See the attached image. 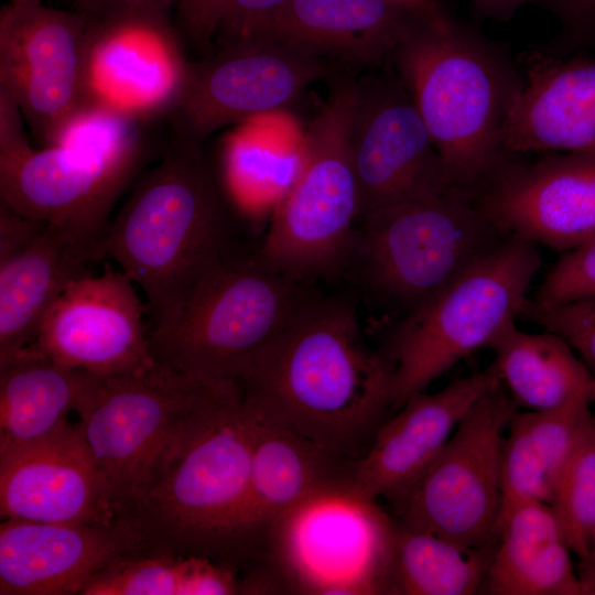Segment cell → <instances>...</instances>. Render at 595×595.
<instances>
[{
    "instance_id": "1",
    "label": "cell",
    "mask_w": 595,
    "mask_h": 595,
    "mask_svg": "<svg viewBox=\"0 0 595 595\" xmlns=\"http://www.w3.org/2000/svg\"><path fill=\"white\" fill-rule=\"evenodd\" d=\"M251 405L358 459L392 408V365L347 300L311 298L236 382Z\"/></svg>"
},
{
    "instance_id": "2",
    "label": "cell",
    "mask_w": 595,
    "mask_h": 595,
    "mask_svg": "<svg viewBox=\"0 0 595 595\" xmlns=\"http://www.w3.org/2000/svg\"><path fill=\"white\" fill-rule=\"evenodd\" d=\"M250 459L248 407L236 383H219L120 517L149 552L204 556L241 575L267 562L251 515Z\"/></svg>"
},
{
    "instance_id": "3",
    "label": "cell",
    "mask_w": 595,
    "mask_h": 595,
    "mask_svg": "<svg viewBox=\"0 0 595 595\" xmlns=\"http://www.w3.org/2000/svg\"><path fill=\"white\" fill-rule=\"evenodd\" d=\"M238 209L201 144L175 140L143 173L94 249L115 261L148 299L155 325L210 270L241 250Z\"/></svg>"
},
{
    "instance_id": "4",
    "label": "cell",
    "mask_w": 595,
    "mask_h": 595,
    "mask_svg": "<svg viewBox=\"0 0 595 595\" xmlns=\"http://www.w3.org/2000/svg\"><path fill=\"white\" fill-rule=\"evenodd\" d=\"M389 60L431 136L447 187L474 199L516 155L505 137L523 80L499 48L432 2Z\"/></svg>"
},
{
    "instance_id": "5",
    "label": "cell",
    "mask_w": 595,
    "mask_h": 595,
    "mask_svg": "<svg viewBox=\"0 0 595 595\" xmlns=\"http://www.w3.org/2000/svg\"><path fill=\"white\" fill-rule=\"evenodd\" d=\"M466 193L447 188L360 216L343 271L393 320L454 280L506 237Z\"/></svg>"
},
{
    "instance_id": "6",
    "label": "cell",
    "mask_w": 595,
    "mask_h": 595,
    "mask_svg": "<svg viewBox=\"0 0 595 595\" xmlns=\"http://www.w3.org/2000/svg\"><path fill=\"white\" fill-rule=\"evenodd\" d=\"M309 281L239 250L210 270L149 334L152 355L207 383L237 382L314 295Z\"/></svg>"
},
{
    "instance_id": "7",
    "label": "cell",
    "mask_w": 595,
    "mask_h": 595,
    "mask_svg": "<svg viewBox=\"0 0 595 595\" xmlns=\"http://www.w3.org/2000/svg\"><path fill=\"white\" fill-rule=\"evenodd\" d=\"M143 122L86 105L54 143L0 162V201L13 210L98 242L144 159Z\"/></svg>"
},
{
    "instance_id": "8",
    "label": "cell",
    "mask_w": 595,
    "mask_h": 595,
    "mask_svg": "<svg viewBox=\"0 0 595 595\" xmlns=\"http://www.w3.org/2000/svg\"><path fill=\"white\" fill-rule=\"evenodd\" d=\"M541 264L537 245L508 236L416 309L383 321L380 351L392 365V409L486 347L517 316Z\"/></svg>"
},
{
    "instance_id": "9",
    "label": "cell",
    "mask_w": 595,
    "mask_h": 595,
    "mask_svg": "<svg viewBox=\"0 0 595 595\" xmlns=\"http://www.w3.org/2000/svg\"><path fill=\"white\" fill-rule=\"evenodd\" d=\"M359 83H339L304 133L303 156L257 249L272 268L310 281L344 270L358 220L360 188L351 154Z\"/></svg>"
},
{
    "instance_id": "10",
    "label": "cell",
    "mask_w": 595,
    "mask_h": 595,
    "mask_svg": "<svg viewBox=\"0 0 595 595\" xmlns=\"http://www.w3.org/2000/svg\"><path fill=\"white\" fill-rule=\"evenodd\" d=\"M218 385L190 378L158 359L122 374L91 375L76 409L78 425L117 517Z\"/></svg>"
},
{
    "instance_id": "11",
    "label": "cell",
    "mask_w": 595,
    "mask_h": 595,
    "mask_svg": "<svg viewBox=\"0 0 595 595\" xmlns=\"http://www.w3.org/2000/svg\"><path fill=\"white\" fill-rule=\"evenodd\" d=\"M396 519L355 486L318 491L271 529L267 560L285 594H388Z\"/></svg>"
},
{
    "instance_id": "12",
    "label": "cell",
    "mask_w": 595,
    "mask_h": 595,
    "mask_svg": "<svg viewBox=\"0 0 595 595\" xmlns=\"http://www.w3.org/2000/svg\"><path fill=\"white\" fill-rule=\"evenodd\" d=\"M519 408L504 383L483 394L393 509L401 526L494 550L502 509L504 432Z\"/></svg>"
},
{
    "instance_id": "13",
    "label": "cell",
    "mask_w": 595,
    "mask_h": 595,
    "mask_svg": "<svg viewBox=\"0 0 595 595\" xmlns=\"http://www.w3.org/2000/svg\"><path fill=\"white\" fill-rule=\"evenodd\" d=\"M332 61L264 35L219 40L217 48L191 62L184 90L165 119L176 140L202 142L220 128L279 112Z\"/></svg>"
},
{
    "instance_id": "14",
    "label": "cell",
    "mask_w": 595,
    "mask_h": 595,
    "mask_svg": "<svg viewBox=\"0 0 595 595\" xmlns=\"http://www.w3.org/2000/svg\"><path fill=\"white\" fill-rule=\"evenodd\" d=\"M87 25L86 14L42 0L9 1L0 10V86L45 147L85 106Z\"/></svg>"
},
{
    "instance_id": "15",
    "label": "cell",
    "mask_w": 595,
    "mask_h": 595,
    "mask_svg": "<svg viewBox=\"0 0 595 595\" xmlns=\"http://www.w3.org/2000/svg\"><path fill=\"white\" fill-rule=\"evenodd\" d=\"M351 154L361 215L448 188L431 136L393 67L359 84Z\"/></svg>"
},
{
    "instance_id": "16",
    "label": "cell",
    "mask_w": 595,
    "mask_h": 595,
    "mask_svg": "<svg viewBox=\"0 0 595 595\" xmlns=\"http://www.w3.org/2000/svg\"><path fill=\"white\" fill-rule=\"evenodd\" d=\"M190 65L171 18H88L85 106L143 123L166 118L184 90Z\"/></svg>"
},
{
    "instance_id": "17",
    "label": "cell",
    "mask_w": 595,
    "mask_h": 595,
    "mask_svg": "<svg viewBox=\"0 0 595 595\" xmlns=\"http://www.w3.org/2000/svg\"><path fill=\"white\" fill-rule=\"evenodd\" d=\"M516 154L474 197L499 230L560 251L595 238V154Z\"/></svg>"
},
{
    "instance_id": "18",
    "label": "cell",
    "mask_w": 595,
    "mask_h": 595,
    "mask_svg": "<svg viewBox=\"0 0 595 595\" xmlns=\"http://www.w3.org/2000/svg\"><path fill=\"white\" fill-rule=\"evenodd\" d=\"M136 284L125 272H88L57 299L30 346L95 376L131 371L155 360Z\"/></svg>"
},
{
    "instance_id": "19",
    "label": "cell",
    "mask_w": 595,
    "mask_h": 595,
    "mask_svg": "<svg viewBox=\"0 0 595 595\" xmlns=\"http://www.w3.org/2000/svg\"><path fill=\"white\" fill-rule=\"evenodd\" d=\"M148 551L125 517L89 523L2 519L1 595H80L115 562Z\"/></svg>"
},
{
    "instance_id": "20",
    "label": "cell",
    "mask_w": 595,
    "mask_h": 595,
    "mask_svg": "<svg viewBox=\"0 0 595 595\" xmlns=\"http://www.w3.org/2000/svg\"><path fill=\"white\" fill-rule=\"evenodd\" d=\"M0 516L44 523L117 517L78 423L0 455Z\"/></svg>"
},
{
    "instance_id": "21",
    "label": "cell",
    "mask_w": 595,
    "mask_h": 595,
    "mask_svg": "<svg viewBox=\"0 0 595 595\" xmlns=\"http://www.w3.org/2000/svg\"><path fill=\"white\" fill-rule=\"evenodd\" d=\"M491 363L485 370L455 379L435 393L408 399L386 420L356 461L354 486L394 509L444 447L458 423L490 389L501 383Z\"/></svg>"
},
{
    "instance_id": "22",
    "label": "cell",
    "mask_w": 595,
    "mask_h": 595,
    "mask_svg": "<svg viewBox=\"0 0 595 595\" xmlns=\"http://www.w3.org/2000/svg\"><path fill=\"white\" fill-rule=\"evenodd\" d=\"M430 3L426 0H288L242 35L281 40L328 61L379 64L391 57Z\"/></svg>"
},
{
    "instance_id": "23",
    "label": "cell",
    "mask_w": 595,
    "mask_h": 595,
    "mask_svg": "<svg viewBox=\"0 0 595 595\" xmlns=\"http://www.w3.org/2000/svg\"><path fill=\"white\" fill-rule=\"evenodd\" d=\"M505 145L513 154H595V57L536 65L511 110Z\"/></svg>"
},
{
    "instance_id": "24",
    "label": "cell",
    "mask_w": 595,
    "mask_h": 595,
    "mask_svg": "<svg viewBox=\"0 0 595 595\" xmlns=\"http://www.w3.org/2000/svg\"><path fill=\"white\" fill-rule=\"evenodd\" d=\"M245 402L251 425V515L267 552L271 529L285 513L318 491L354 486L357 459L322 448Z\"/></svg>"
},
{
    "instance_id": "25",
    "label": "cell",
    "mask_w": 595,
    "mask_h": 595,
    "mask_svg": "<svg viewBox=\"0 0 595 595\" xmlns=\"http://www.w3.org/2000/svg\"><path fill=\"white\" fill-rule=\"evenodd\" d=\"M96 245L46 225L32 242L0 260V361L33 343L57 299L88 273Z\"/></svg>"
},
{
    "instance_id": "26",
    "label": "cell",
    "mask_w": 595,
    "mask_h": 595,
    "mask_svg": "<svg viewBox=\"0 0 595 595\" xmlns=\"http://www.w3.org/2000/svg\"><path fill=\"white\" fill-rule=\"evenodd\" d=\"M571 552L552 505L521 501L506 506L480 594L587 595Z\"/></svg>"
},
{
    "instance_id": "27",
    "label": "cell",
    "mask_w": 595,
    "mask_h": 595,
    "mask_svg": "<svg viewBox=\"0 0 595 595\" xmlns=\"http://www.w3.org/2000/svg\"><path fill=\"white\" fill-rule=\"evenodd\" d=\"M90 377L32 346L0 361V455L66 426Z\"/></svg>"
},
{
    "instance_id": "28",
    "label": "cell",
    "mask_w": 595,
    "mask_h": 595,
    "mask_svg": "<svg viewBox=\"0 0 595 595\" xmlns=\"http://www.w3.org/2000/svg\"><path fill=\"white\" fill-rule=\"evenodd\" d=\"M501 381L518 408L553 410L572 402H595V378L560 336L519 329L507 320L488 342Z\"/></svg>"
},
{
    "instance_id": "29",
    "label": "cell",
    "mask_w": 595,
    "mask_h": 595,
    "mask_svg": "<svg viewBox=\"0 0 595 595\" xmlns=\"http://www.w3.org/2000/svg\"><path fill=\"white\" fill-rule=\"evenodd\" d=\"M589 404L580 400L553 410L515 412L502 446V508L521 501L553 504L563 468L593 414Z\"/></svg>"
},
{
    "instance_id": "30",
    "label": "cell",
    "mask_w": 595,
    "mask_h": 595,
    "mask_svg": "<svg viewBox=\"0 0 595 595\" xmlns=\"http://www.w3.org/2000/svg\"><path fill=\"white\" fill-rule=\"evenodd\" d=\"M303 144L304 134L279 112L240 122L229 132L223 141L219 178L236 208L259 204L269 196V187L283 196L301 167Z\"/></svg>"
},
{
    "instance_id": "31",
    "label": "cell",
    "mask_w": 595,
    "mask_h": 595,
    "mask_svg": "<svg viewBox=\"0 0 595 595\" xmlns=\"http://www.w3.org/2000/svg\"><path fill=\"white\" fill-rule=\"evenodd\" d=\"M494 550L464 548L432 532L401 526L396 520L388 594H480Z\"/></svg>"
},
{
    "instance_id": "32",
    "label": "cell",
    "mask_w": 595,
    "mask_h": 595,
    "mask_svg": "<svg viewBox=\"0 0 595 595\" xmlns=\"http://www.w3.org/2000/svg\"><path fill=\"white\" fill-rule=\"evenodd\" d=\"M240 573L208 558L166 552L126 556L101 573L80 595H237Z\"/></svg>"
},
{
    "instance_id": "33",
    "label": "cell",
    "mask_w": 595,
    "mask_h": 595,
    "mask_svg": "<svg viewBox=\"0 0 595 595\" xmlns=\"http://www.w3.org/2000/svg\"><path fill=\"white\" fill-rule=\"evenodd\" d=\"M552 506L580 560L595 528V413L580 435L560 476Z\"/></svg>"
},
{
    "instance_id": "34",
    "label": "cell",
    "mask_w": 595,
    "mask_h": 595,
    "mask_svg": "<svg viewBox=\"0 0 595 595\" xmlns=\"http://www.w3.org/2000/svg\"><path fill=\"white\" fill-rule=\"evenodd\" d=\"M516 317L562 337L595 378V299L543 307L527 296Z\"/></svg>"
},
{
    "instance_id": "35",
    "label": "cell",
    "mask_w": 595,
    "mask_h": 595,
    "mask_svg": "<svg viewBox=\"0 0 595 595\" xmlns=\"http://www.w3.org/2000/svg\"><path fill=\"white\" fill-rule=\"evenodd\" d=\"M587 299H595V238L563 252L530 300L551 307Z\"/></svg>"
},
{
    "instance_id": "36",
    "label": "cell",
    "mask_w": 595,
    "mask_h": 595,
    "mask_svg": "<svg viewBox=\"0 0 595 595\" xmlns=\"http://www.w3.org/2000/svg\"><path fill=\"white\" fill-rule=\"evenodd\" d=\"M561 23L558 56L595 51V0H539Z\"/></svg>"
},
{
    "instance_id": "37",
    "label": "cell",
    "mask_w": 595,
    "mask_h": 595,
    "mask_svg": "<svg viewBox=\"0 0 595 595\" xmlns=\"http://www.w3.org/2000/svg\"><path fill=\"white\" fill-rule=\"evenodd\" d=\"M288 0H219L214 40L245 34L253 24L282 7Z\"/></svg>"
},
{
    "instance_id": "38",
    "label": "cell",
    "mask_w": 595,
    "mask_h": 595,
    "mask_svg": "<svg viewBox=\"0 0 595 595\" xmlns=\"http://www.w3.org/2000/svg\"><path fill=\"white\" fill-rule=\"evenodd\" d=\"M177 21L184 36L203 54L213 47L219 0H177Z\"/></svg>"
},
{
    "instance_id": "39",
    "label": "cell",
    "mask_w": 595,
    "mask_h": 595,
    "mask_svg": "<svg viewBox=\"0 0 595 595\" xmlns=\"http://www.w3.org/2000/svg\"><path fill=\"white\" fill-rule=\"evenodd\" d=\"M75 10L93 19L170 18L177 0H73Z\"/></svg>"
},
{
    "instance_id": "40",
    "label": "cell",
    "mask_w": 595,
    "mask_h": 595,
    "mask_svg": "<svg viewBox=\"0 0 595 595\" xmlns=\"http://www.w3.org/2000/svg\"><path fill=\"white\" fill-rule=\"evenodd\" d=\"M24 116L13 97L0 86V162L25 155L33 148L30 145L23 128Z\"/></svg>"
},
{
    "instance_id": "41",
    "label": "cell",
    "mask_w": 595,
    "mask_h": 595,
    "mask_svg": "<svg viewBox=\"0 0 595 595\" xmlns=\"http://www.w3.org/2000/svg\"><path fill=\"white\" fill-rule=\"evenodd\" d=\"M46 225L13 210L0 201V260L32 242Z\"/></svg>"
},
{
    "instance_id": "42",
    "label": "cell",
    "mask_w": 595,
    "mask_h": 595,
    "mask_svg": "<svg viewBox=\"0 0 595 595\" xmlns=\"http://www.w3.org/2000/svg\"><path fill=\"white\" fill-rule=\"evenodd\" d=\"M576 573L587 595H595V528L587 554L580 560Z\"/></svg>"
},
{
    "instance_id": "43",
    "label": "cell",
    "mask_w": 595,
    "mask_h": 595,
    "mask_svg": "<svg viewBox=\"0 0 595 595\" xmlns=\"http://www.w3.org/2000/svg\"><path fill=\"white\" fill-rule=\"evenodd\" d=\"M522 0H477L480 8L493 14H506L512 11Z\"/></svg>"
},
{
    "instance_id": "44",
    "label": "cell",
    "mask_w": 595,
    "mask_h": 595,
    "mask_svg": "<svg viewBox=\"0 0 595 595\" xmlns=\"http://www.w3.org/2000/svg\"><path fill=\"white\" fill-rule=\"evenodd\" d=\"M9 1H23V0H9Z\"/></svg>"
}]
</instances>
